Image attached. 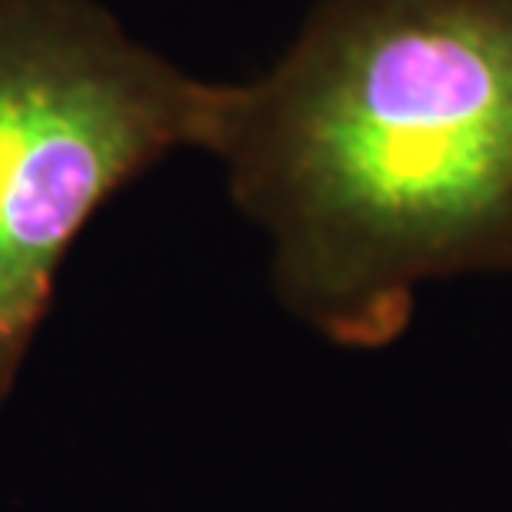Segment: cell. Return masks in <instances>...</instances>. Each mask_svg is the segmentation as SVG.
<instances>
[{
    "label": "cell",
    "instance_id": "obj_1",
    "mask_svg": "<svg viewBox=\"0 0 512 512\" xmlns=\"http://www.w3.org/2000/svg\"><path fill=\"white\" fill-rule=\"evenodd\" d=\"M213 157L283 310L383 350L423 286L512 273V0H320Z\"/></svg>",
    "mask_w": 512,
    "mask_h": 512
},
{
    "label": "cell",
    "instance_id": "obj_2",
    "mask_svg": "<svg viewBox=\"0 0 512 512\" xmlns=\"http://www.w3.org/2000/svg\"><path fill=\"white\" fill-rule=\"evenodd\" d=\"M230 100L97 0H0V403L94 213L170 153H217Z\"/></svg>",
    "mask_w": 512,
    "mask_h": 512
}]
</instances>
